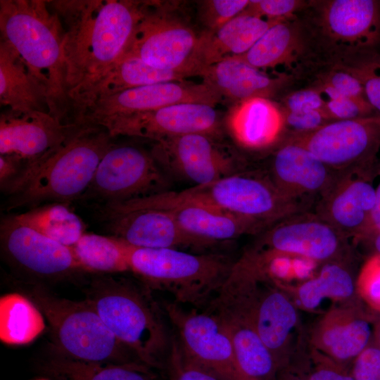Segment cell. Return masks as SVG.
<instances>
[{
	"instance_id": "6da1fadb",
	"label": "cell",
	"mask_w": 380,
	"mask_h": 380,
	"mask_svg": "<svg viewBox=\"0 0 380 380\" xmlns=\"http://www.w3.org/2000/svg\"><path fill=\"white\" fill-rule=\"evenodd\" d=\"M146 1H48L65 32L63 53L70 93L126 54Z\"/></svg>"
},
{
	"instance_id": "7a4b0ae2",
	"label": "cell",
	"mask_w": 380,
	"mask_h": 380,
	"mask_svg": "<svg viewBox=\"0 0 380 380\" xmlns=\"http://www.w3.org/2000/svg\"><path fill=\"white\" fill-rule=\"evenodd\" d=\"M1 39L26 63L46 95L49 113L71 122L72 104L63 53L64 30L48 1L0 0Z\"/></svg>"
},
{
	"instance_id": "3957f363",
	"label": "cell",
	"mask_w": 380,
	"mask_h": 380,
	"mask_svg": "<svg viewBox=\"0 0 380 380\" xmlns=\"http://www.w3.org/2000/svg\"><path fill=\"white\" fill-rule=\"evenodd\" d=\"M86 299L123 345L150 368L164 369L172 338L150 289L112 277L94 279Z\"/></svg>"
},
{
	"instance_id": "277c9868",
	"label": "cell",
	"mask_w": 380,
	"mask_h": 380,
	"mask_svg": "<svg viewBox=\"0 0 380 380\" xmlns=\"http://www.w3.org/2000/svg\"><path fill=\"white\" fill-rule=\"evenodd\" d=\"M112 139L103 128L80 125L63 144L35 163L30 179L19 193L9 197L6 209L80 200L113 144Z\"/></svg>"
},
{
	"instance_id": "5b68a950",
	"label": "cell",
	"mask_w": 380,
	"mask_h": 380,
	"mask_svg": "<svg viewBox=\"0 0 380 380\" xmlns=\"http://www.w3.org/2000/svg\"><path fill=\"white\" fill-rule=\"evenodd\" d=\"M14 286L48 321L57 353L96 363H142L108 329L88 300L60 298L37 281L15 279Z\"/></svg>"
},
{
	"instance_id": "8992f818",
	"label": "cell",
	"mask_w": 380,
	"mask_h": 380,
	"mask_svg": "<svg viewBox=\"0 0 380 380\" xmlns=\"http://www.w3.org/2000/svg\"><path fill=\"white\" fill-rule=\"evenodd\" d=\"M235 260L219 253H190L175 248L132 246L130 272L149 289L165 291L174 302L203 307L217 296Z\"/></svg>"
},
{
	"instance_id": "52a82bcc",
	"label": "cell",
	"mask_w": 380,
	"mask_h": 380,
	"mask_svg": "<svg viewBox=\"0 0 380 380\" xmlns=\"http://www.w3.org/2000/svg\"><path fill=\"white\" fill-rule=\"evenodd\" d=\"M217 297L242 309L273 355L279 372L303 353L298 308L281 286L265 279L230 274Z\"/></svg>"
},
{
	"instance_id": "ba28073f",
	"label": "cell",
	"mask_w": 380,
	"mask_h": 380,
	"mask_svg": "<svg viewBox=\"0 0 380 380\" xmlns=\"http://www.w3.org/2000/svg\"><path fill=\"white\" fill-rule=\"evenodd\" d=\"M177 3L146 1L125 56L154 68L198 76L204 68V31L198 33L178 12Z\"/></svg>"
},
{
	"instance_id": "9c48e42d",
	"label": "cell",
	"mask_w": 380,
	"mask_h": 380,
	"mask_svg": "<svg viewBox=\"0 0 380 380\" xmlns=\"http://www.w3.org/2000/svg\"><path fill=\"white\" fill-rule=\"evenodd\" d=\"M181 191L251 222L258 234L286 217L308 211L310 207L285 196L267 172L246 170Z\"/></svg>"
},
{
	"instance_id": "30bf717a",
	"label": "cell",
	"mask_w": 380,
	"mask_h": 380,
	"mask_svg": "<svg viewBox=\"0 0 380 380\" xmlns=\"http://www.w3.org/2000/svg\"><path fill=\"white\" fill-rule=\"evenodd\" d=\"M170 179L151 151L132 144H113L102 157L93 179L80 200L99 205L170 191Z\"/></svg>"
},
{
	"instance_id": "8fae6325",
	"label": "cell",
	"mask_w": 380,
	"mask_h": 380,
	"mask_svg": "<svg viewBox=\"0 0 380 380\" xmlns=\"http://www.w3.org/2000/svg\"><path fill=\"white\" fill-rule=\"evenodd\" d=\"M98 206L99 217L110 236L136 248L201 251L220 245L188 234L168 210L146 196Z\"/></svg>"
},
{
	"instance_id": "7c38bea8",
	"label": "cell",
	"mask_w": 380,
	"mask_h": 380,
	"mask_svg": "<svg viewBox=\"0 0 380 380\" xmlns=\"http://www.w3.org/2000/svg\"><path fill=\"white\" fill-rule=\"evenodd\" d=\"M151 152L170 179L206 185L244 171L246 164L230 146L217 138L191 134L153 142Z\"/></svg>"
},
{
	"instance_id": "4fadbf2b",
	"label": "cell",
	"mask_w": 380,
	"mask_h": 380,
	"mask_svg": "<svg viewBox=\"0 0 380 380\" xmlns=\"http://www.w3.org/2000/svg\"><path fill=\"white\" fill-rule=\"evenodd\" d=\"M286 141L306 148L336 172L369 167L380 148V114L331 121Z\"/></svg>"
},
{
	"instance_id": "5bb4252c",
	"label": "cell",
	"mask_w": 380,
	"mask_h": 380,
	"mask_svg": "<svg viewBox=\"0 0 380 380\" xmlns=\"http://www.w3.org/2000/svg\"><path fill=\"white\" fill-rule=\"evenodd\" d=\"M348 239L310 211L286 217L264 229L248 248L314 262L343 261Z\"/></svg>"
},
{
	"instance_id": "9a60e30c",
	"label": "cell",
	"mask_w": 380,
	"mask_h": 380,
	"mask_svg": "<svg viewBox=\"0 0 380 380\" xmlns=\"http://www.w3.org/2000/svg\"><path fill=\"white\" fill-rule=\"evenodd\" d=\"M222 98L203 83L172 81L137 87L99 98L74 115L72 121L81 126L100 127L111 119L159 109L182 103L215 106Z\"/></svg>"
},
{
	"instance_id": "2e32d148",
	"label": "cell",
	"mask_w": 380,
	"mask_h": 380,
	"mask_svg": "<svg viewBox=\"0 0 380 380\" xmlns=\"http://www.w3.org/2000/svg\"><path fill=\"white\" fill-rule=\"evenodd\" d=\"M184 353L224 380H239L230 335L220 317L207 309H184L175 302L164 304Z\"/></svg>"
},
{
	"instance_id": "e0dca14e",
	"label": "cell",
	"mask_w": 380,
	"mask_h": 380,
	"mask_svg": "<svg viewBox=\"0 0 380 380\" xmlns=\"http://www.w3.org/2000/svg\"><path fill=\"white\" fill-rule=\"evenodd\" d=\"M100 127L112 138L126 136L153 142L191 134L223 138V122L215 106L198 103H177L118 117Z\"/></svg>"
},
{
	"instance_id": "ac0fdd59",
	"label": "cell",
	"mask_w": 380,
	"mask_h": 380,
	"mask_svg": "<svg viewBox=\"0 0 380 380\" xmlns=\"http://www.w3.org/2000/svg\"><path fill=\"white\" fill-rule=\"evenodd\" d=\"M0 242L8 262L37 279H61L83 272L71 247L37 232L15 215L1 219Z\"/></svg>"
},
{
	"instance_id": "d6986e66",
	"label": "cell",
	"mask_w": 380,
	"mask_h": 380,
	"mask_svg": "<svg viewBox=\"0 0 380 380\" xmlns=\"http://www.w3.org/2000/svg\"><path fill=\"white\" fill-rule=\"evenodd\" d=\"M373 172L372 167L339 172L314 213L346 238L358 239L375 204Z\"/></svg>"
},
{
	"instance_id": "ffe728a7",
	"label": "cell",
	"mask_w": 380,
	"mask_h": 380,
	"mask_svg": "<svg viewBox=\"0 0 380 380\" xmlns=\"http://www.w3.org/2000/svg\"><path fill=\"white\" fill-rule=\"evenodd\" d=\"M78 127L48 112L8 110L0 116V155L15 157L28 168L63 144Z\"/></svg>"
},
{
	"instance_id": "44dd1931",
	"label": "cell",
	"mask_w": 380,
	"mask_h": 380,
	"mask_svg": "<svg viewBox=\"0 0 380 380\" xmlns=\"http://www.w3.org/2000/svg\"><path fill=\"white\" fill-rule=\"evenodd\" d=\"M147 198L168 210L188 234L204 241L222 244L244 234H258L251 222L182 191L165 192Z\"/></svg>"
},
{
	"instance_id": "7402d4cb",
	"label": "cell",
	"mask_w": 380,
	"mask_h": 380,
	"mask_svg": "<svg viewBox=\"0 0 380 380\" xmlns=\"http://www.w3.org/2000/svg\"><path fill=\"white\" fill-rule=\"evenodd\" d=\"M306 148L286 141L275 152L267 172L285 196L310 205L330 188L338 175Z\"/></svg>"
},
{
	"instance_id": "603a6c76",
	"label": "cell",
	"mask_w": 380,
	"mask_h": 380,
	"mask_svg": "<svg viewBox=\"0 0 380 380\" xmlns=\"http://www.w3.org/2000/svg\"><path fill=\"white\" fill-rule=\"evenodd\" d=\"M355 302L322 315L312 329L310 346L335 362L348 367L369 346L371 321Z\"/></svg>"
},
{
	"instance_id": "cb8c5ba5",
	"label": "cell",
	"mask_w": 380,
	"mask_h": 380,
	"mask_svg": "<svg viewBox=\"0 0 380 380\" xmlns=\"http://www.w3.org/2000/svg\"><path fill=\"white\" fill-rule=\"evenodd\" d=\"M208 310L222 319L230 335L239 380H277L278 365L249 316L235 305L212 302Z\"/></svg>"
},
{
	"instance_id": "d4e9b609",
	"label": "cell",
	"mask_w": 380,
	"mask_h": 380,
	"mask_svg": "<svg viewBox=\"0 0 380 380\" xmlns=\"http://www.w3.org/2000/svg\"><path fill=\"white\" fill-rule=\"evenodd\" d=\"M320 24L324 33L339 44L364 47L380 38V3L372 0L324 1Z\"/></svg>"
},
{
	"instance_id": "484cf974",
	"label": "cell",
	"mask_w": 380,
	"mask_h": 380,
	"mask_svg": "<svg viewBox=\"0 0 380 380\" xmlns=\"http://www.w3.org/2000/svg\"><path fill=\"white\" fill-rule=\"evenodd\" d=\"M281 287L298 309L322 315L355 302L356 291L352 274L343 261L324 263L314 277L295 286Z\"/></svg>"
},
{
	"instance_id": "4316f807",
	"label": "cell",
	"mask_w": 380,
	"mask_h": 380,
	"mask_svg": "<svg viewBox=\"0 0 380 380\" xmlns=\"http://www.w3.org/2000/svg\"><path fill=\"white\" fill-rule=\"evenodd\" d=\"M198 76L222 99L234 104L255 97L269 99L282 82L281 77H272L234 57L204 67Z\"/></svg>"
},
{
	"instance_id": "83f0119b",
	"label": "cell",
	"mask_w": 380,
	"mask_h": 380,
	"mask_svg": "<svg viewBox=\"0 0 380 380\" xmlns=\"http://www.w3.org/2000/svg\"><path fill=\"white\" fill-rule=\"evenodd\" d=\"M225 125L240 146L261 149L279 138L284 127V117L269 99L255 97L234 104L227 115Z\"/></svg>"
},
{
	"instance_id": "f1b7e54d",
	"label": "cell",
	"mask_w": 380,
	"mask_h": 380,
	"mask_svg": "<svg viewBox=\"0 0 380 380\" xmlns=\"http://www.w3.org/2000/svg\"><path fill=\"white\" fill-rule=\"evenodd\" d=\"M0 103L14 112L49 113L42 85L15 49L3 39L0 42Z\"/></svg>"
},
{
	"instance_id": "f546056e",
	"label": "cell",
	"mask_w": 380,
	"mask_h": 380,
	"mask_svg": "<svg viewBox=\"0 0 380 380\" xmlns=\"http://www.w3.org/2000/svg\"><path fill=\"white\" fill-rule=\"evenodd\" d=\"M277 21L243 11L218 30H205L204 67L244 54Z\"/></svg>"
},
{
	"instance_id": "4dcf8cb0",
	"label": "cell",
	"mask_w": 380,
	"mask_h": 380,
	"mask_svg": "<svg viewBox=\"0 0 380 380\" xmlns=\"http://www.w3.org/2000/svg\"><path fill=\"white\" fill-rule=\"evenodd\" d=\"M150 367L141 362L105 364L74 360L59 353L41 365L56 380H153Z\"/></svg>"
},
{
	"instance_id": "1f68e13d",
	"label": "cell",
	"mask_w": 380,
	"mask_h": 380,
	"mask_svg": "<svg viewBox=\"0 0 380 380\" xmlns=\"http://www.w3.org/2000/svg\"><path fill=\"white\" fill-rule=\"evenodd\" d=\"M71 248L83 272L113 274L130 271L132 246L113 236L84 233Z\"/></svg>"
},
{
	"instance_id": "d6a6232c",
	"label": "cell",
	"mask_w": 380,
	"mask_h": 380,
	"mask_svg": "<svg viewBox=\"0 0 380 380\" xmlns=\"http://www.w3.org/2000/svg\"><path fill=\"white\" fill-rule=\"evenodd\" d=\"M39 309L22 293H9L0 300V338L8 344L33 341L44 329Z\"/></svg>"
},
{
	"instance_id": "836d02e7",
	"label": "cell",
	"mask_w": 380,
	"mask_h": 380,
	"mask_svg": "<svg viewBox=\"0 0 380 380\" xmlns=\"http://www.w3.org/2000/svg\"><path fill=\"white\" fill-rule=\"evenodd\" d=\"M68 204L50 203L15 215L24 224L63 245L72 247L82 237L84 225Z\"/></svg>"
},
{
	"instance_id": "e575fe53",
	"label": "cell",
	"mask_w": 380,
	"mask_h": 380,
	"mask_svg": "<svg viewBox=\"0 0 380 380\" xmlns=\"http://www.w3.org/2000/svg\"><path fill=\"white\" fill-rule=\"evenodd\" d=\"M298 38V31L292 25L286 20H279L246 53L233 57L259 70L274 68L292 58Z\"/></svg>"
},
{
	"instance_id": "d590c367",
	"label": "cell",
	"mask_w": 380,
	"mask_h": 380,
	"mask_svg": "<svg viewBox=\"0 0 380 380\" xmlns=\"http://www.w3.org/2000/svg\"><path fill=\"white\" fill-rule=\"evenodd\" d=\"M294 369L305 380H355L350 367L335 362L310 346Z\"/></svg>"
},
{
	"instance_id": "8d00e7d4",
	"label": "cell",
	"mask_w": 380,
	"mask_h": 380,
	"mask_svg": "<svg viewBox=\"0 0 380 380\" xmlns=\"http://www.w3.org/2000/svg\"><path fill=\"white\" fill-rule=\"evenodd\" d=\"M319 91L324 100V110L331 120H350L374 115V109L366 98L345 96L325 84Z\"/></svg>"
},
{
	"instance_id": "74e56055",
	"label": "cell",
	"mask_w": 380,
	"mask_h": 380,
	"mask_svg": "<svg viewBox=\"0 0 380 380\" xmlns=\"http://www.w3.org/2000/svg\"><path fill=\"white\" fill-rule=\"evenodd\" d=\"M164 369L169 380H224L215 372L189 357L176 338H172Z\"/></svg>"
},
{
	"instance_id": "f35d334b",
	"label": "cell",
	"mask_w": 380,
	"mask_h": 380,
	"mask_svg": "<svg viewBox=\"0 0 380 380\" xmlns=\"http://www.w3.org/2000/svg\"><path fill=\"white\" fill-rule=\"evenodd\" d=\"M198 16L205 31L213 32L242 13L246 0H203L197 1Z\"/></svg>"
},
{
	"instance_id": "ab89813d",
	"label": "cell",
	"mask_w": 380,
	"mask_h": 380,
	"mask_svg": "<svg viewBox=\"0 0 380 380\" xmlns=\"http://www.w3.org/2000/svg\"><path fill=\"white\" fill-rule=\"evenodd\" d=\"M356 291L360 297L372 309L380 312V254L367 260L358 274Z\"/></svg>"
},
{
	"instance_id": "60d3db41",
	"label": "cell",
	"mask_w": 380,
	"mask_h": 380,
	"mask_svg": "<svg viewBox=\"0 0 380 380\" xmlns=\"http://www.w3.org/2000/svg\"><path fill=\"white\" fill-rule=\"evenodd\" d=\"M300 5V1L293 0L249 1L243 11L269 20H281L290 17Z\"/></svg>"
},
{
	"instance_id": "b9f144b4",
	"label": "cell",
	"mask_w": 380,
	"mask_h": 380,
	"mask_svg": "<svg viewBox=\"0 0 380 380\" xmlns=\"http://www.w3.org/2000/svg\"><path fill=\"white\" fill-rule=\"evenodd\" d=\"M355 380H380V348L368 346L353 362Z\"/></svg>"
},
{
	"instance_id": "7bdbcfd3",
	"label": "cell",
	"mask_w": 380,
	"mask_h": 380,
	"mask_svg": "<svg viewBox=\"0 0 380 380\" xmlns=\"http://www.w3.org/2000/svg\"><path fill=\"white\" fill-rule=\"evenodd\" d=\"M354 73L363 86L366 99L380 114V60L363 65Z\"/></svg>"
},
{
	"instance_id": "ee69618b",
	"label": "cell",
	"mask_w": 380,
	"mask_h": 380,
	"mask_svg": "<svg viewBox=\"0 0 380 380\" xmlns=\"http://www.w3.org/2000/svg\"><path fill=\"white\" fill-rule=\"evenodd\" d=\"M284 125L294 131L293 134H300L316 129L329 122L331 119L324 110H310L305 112H284Z\"/></svg>"
},
{
	"instance_id": "f6af8a7d",
	"label": "cell",
	"mask_w": 380,
	"mask_h": 380,
	"mask_svg": "<svg viewBox=\"0 0 380 380\" xmlns=\"http://www.w3.org/2000/svg\"><path fill=\"white\" fill-rule=\"evenodd\" d=\"M325 84L338 93L352 98H365L363 86L354 72L348 70H334L326 77Z\"/></svg>"
},
{
	"instance_id": "bcb514c9",
	"label": "cell",
	"mask_w": 380,
	"mask_h": 380,
	"mask_svg": "<svg viewBox=\"0 0 380 380\" xmlns=\"http://www.w3.org/2000/svg\"><path fill=\"white\" fill-rule=\"evenodd\" d=\"M284 112L298 113L323 110L324 100L319 90L308 89L289 95L284 100Z\"/></svg>"
},
{
	"instance_id": "7dc6e473",
	"label": "cell",
	"mask_w": 380,
	"mask_h": 380,
	"mask_svg": "<svg viewBox=\"0 0 380 380\" xmlns=\"http://www.w3.org/2000/svg\"><path fill=\"white\" fill-rule=\"evenodd\" d=\"M380 233V181L376 188L374 206L370 213L367 224L358 239L373 238Z\"/></svg>"
},
{
	"instance_id": "c3c4849f",
	"label": "cell",
	"mask_w": 380,
	"mask_h": 380,
	"mask_svg": "<svg viewBox=\"0 0 380 380\" xmlns=\"http://www.w3.org/2000/svg\"><path fill=\"white\" fill-rule=\"evenodd\" d=\"M277 380H305V379L297 369L289 367L279 373Z\"/></svg>"
},
{
	"instance_id": "681fc988",
	"label": "cell",
	"mask_w": 380,
	"mask_h": 380,
	"mask_svg": "<svg viewBox=\"0 0 380 380\" xmlns=\"http://www.w3.org/2000/svg\"><path fill=\"white\" fill-rule=\"evenodd\" d=\"M372 239L374 240V244L377 253L380 254V233L375 235Z\"/></svg>"
},
{
	"instance_id": "f907efd6",
	"label": "cell",
	"mask_w": 380,
	"mask_h": 380,
	"mask_svg": "<svg viewBox=\"0 0 380 380\" xmlns=\"http://www.w3.org/2000/svg\"><path fill=\"white\" fill-rule=\"evenodd\" d=\"M379 348H380V331H379Z\"/></svg>"
},
{
	"instance_id": "816d5d0a",
	"label": "cell",
	"mask_w": 380,
	"mask_h": 380,
	"mask_svg": "<svg viewBox=\"0 0 380 380\" xmlns=\"http://www.w3.org/2000/svg\"><path fill=\"white\" fill-rule=\"evenodd\" d=\"M39 380H47V379H39Z\"/></svg>"
}]
</instances>
